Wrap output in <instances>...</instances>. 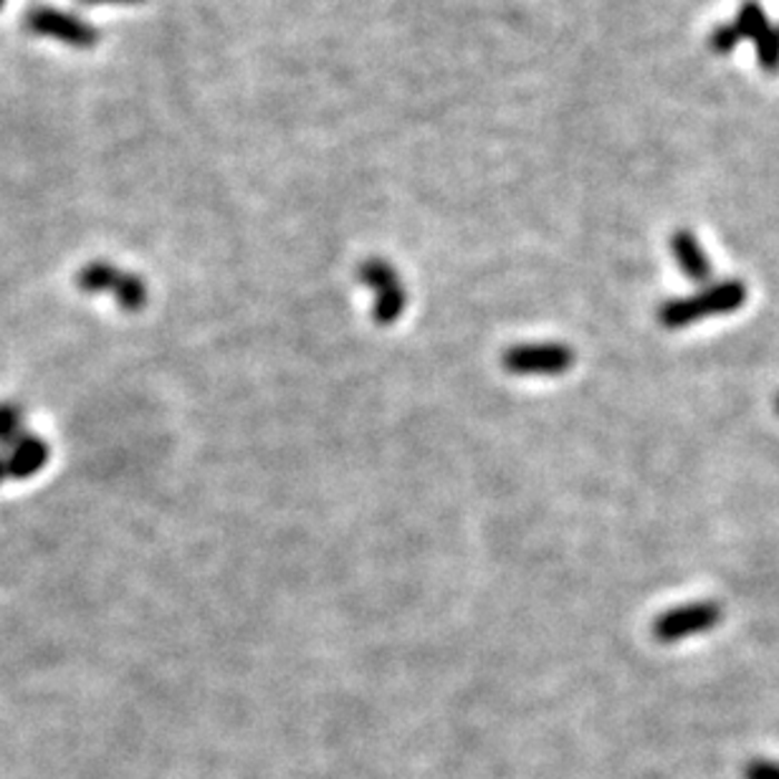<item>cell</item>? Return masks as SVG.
<instances>
[{
	"label": "cell",
	"mask_w": 779,
	"mask_h": 779,
	"mask_svg": "<svg viewBox=\"0 0 779 779\" xmlns=\"http://www.w3.org/2000/svg\"><path fill=\"white\" fill-rule=\"evenodd\" d=\"M747 286L739 278H727V282L711 284L699 294L683 296V299H671L658 309V322L665 329H681L709 317H723L745 306Z\"/></svg>",
	"instance_id": "cell-1"
},
{
	"label": "cell",
	"mask_w": 779,
	"mask_h": 779,
	"mask_svg": "<svg viewBox=\"0 0 779 779\" xmlns=\"http://www.w3.org/2000/svg\"><path fill=\"white\" fill-rule=\"evenodd\" d=\"M574 359V349L564 342H524L504 349L501 367L514 377H560Z\"/></svg>",
	"instance_id": "cell-2"
},
{
	"label": "cell",
	"mask_w": 779,
	"mask_h": 779,
	"mask_svg": "<svg viewBox=\"0 0 779 779\" xmlns=\"http://www.w3.org/2000/svg\"><path fill=\"white\" fill-rule=\"evenodd\" d=\"M23 26L31 36L67 43L77 51L95 49L99 41V31L95 23L83 21L81 16L71 11H61V8L56 6H33L31 11L23 16Z\"/></svg>",
	"instance_id": "cell-3"
},
{
	"label": "cell",
	"mask_w": 779,
	"mask_h": 779,
	"mask_svg": "<svg viewBox=\"0 0 779 779\" xmlns=\"http://www.w3.org/2000/svg\"><path fill=\"white\" fill-rule=\"evenodd\" d=\"M77 286L83 294H109L125 312H139L147 304V284L142 278L107 262L83 266L77 274Z\"/></svg>",
	"instance_id": "cell-4"
},
{
	"label": "cell",
	"mask_w": 779,
	"mask_h": 779,
	"mask_svg": "<svg viewBox=\"0 0 779 779\" xmlns=\"http://www.w3.org/2000/svg\"><path fill=\"white\" fill-rule=\"evenodd\" d=\"M359 282L365 284V289L373 292V319L379 327L395 324L403 317L407 306V292L401 274L395 272L393 264L383 262V258H369V262L359 264L357 268Z\"/></svg>",
	"instance_id": "cell-5"
},
{
	"label": "cell",
	"mask_w": 779,
	"mask_h": 779,
	"mask_svg": "<svg viewBox=\"0 0 779 779\" xmlns=\"http://www.w3.org/2000/svg\"><path fill=\"white\" fill-rule=\"evenodd\" d=\"M721 608L717 602H689V605L665 610L655 618L653 638L658 643H679L691 635L707 633L721 623Z\"/></svg>",
	"instance_id": "cell-6"
},
{
	"label": "cell",
	"mask_w": 779,
	"mask_h": 779,
	"mask_svg": "<svg viewBox=\"0 0 779 779\" xmlns=\"http://www.w3.org/2000/svg\"><path fill=\"white\" fill-rule=\"evenodd\" d=\"M734 26L739 28L741 39L751 41L757 49V61L767 73L779 71V26H772L767 11L759 0H745L737 13Z\"/></svg>",
	"instance_id": "cell-7"
},
{
	"label": "cell",
	"mask_w": 779,
	"mask_h": 779,
	"mask_svg": "<svg viewBox=\"0 0 779 779\" xmlns=\"http://www.w3.org/2000/svg\"><path fill=\"white\" fill-rule=\"evenodd\" d=\"M668 246H671L676 264H679L686 278H691V282H696V284L709 282L713 268H711L707 250H703L701 240L696 238V234H691L689 228H679L671 236V240H668Z\"/></svg>",
	"instance_id": "cell-8"
},
{
	"label": "cell",
	"mask_w": 779,
	"mask_h": 779,
	"mask_svg": "<svg viewBox=\"0 0 779 779\" xmlns=\"http://www.w3.org/2000/svg\"><path fill=\"white\" fill-rule=\"evenodd\" d=\"M6 456V466H8V476L11 479H31L39 473L46 463H49L51 448L49 443L41 441L39 435L26 433L21 441H16L11 448L0 451Z\"/></svg>",
	"instance_id": "cell-9"
},
{
	"label": "cell",
	"mask_w": 779,
	"mask_h": 779,
	"mask_svg": "<svg viewBox=\"0 0 779 779\" xmlns=\"http://www.w3.org/2000/svg\"><path fill=\"white\" fill-rule=\"evenodd\" d=\"M26 435L23 411L13 403H0V448H11Z\"/></svg>",
	"instance_id": "cell-10"
},
{
	"label": "cell",
	"mask_w": 779,
	"mask_h": 779,
	"mask_svg": "<svg viewBox=\"0 0 779 779\" xmlns=\"http://www.w3.org/2000/svg\"><path fill=\"white\" fill-rule=\"evenodd\" d=\"M745 41L741 39V33H739V28L734 26V21L731 23H721L713 28V31L709 33V51H713L717 56H731L737 51V46Z\"/></svg>",
	"instance_id": "cell-11"
},
{
	"label": "cell",
	"mask_w": 779,
	"mask_h": 779,
	"mask_svg": "<svg viewBox=\"0 0 779 779\" xmlns=\"http://www.w3.org/2000/svg\"><path fill=\"white\" fill-rule=\"evenodd\" d=\"M741 777L745 779H779V762H775V759H751V762H747Z\"/></svg>",
	"instance_id": "cell-12"
},
{
	"label": "cell",
	"mask_w": 779,
	"mask_h": 779,
	"mask_svg": "<svg viewBox=\"0 0 779 779\" xmlns=\"http://www.w3.org/2000/svg\"><path fill=\"white\" fill-rule=\"evenodd\" d=\"M81 3H87V6H132V3H139V0H81Z\"/></svg>",
	"instance_id": "cell-13"
},
{
	"label": "cell",
	"mask_w": 779,
	"mask_h": 779,
	"mask_svg": "<svg viewBox=\"0 0 779 779\" xmlns=\"http://www.w3.org/2000/svg\"><path fill=\"white\" fill-rule=\"evenodd\" d=\"M8 479H11V476H8V466H6V456H3V453H0V484H3V481H8Z\"/></svg>",
	"instance_id": "cell-14"
},
{
	"label": "cell",
	"mask_w": 779,
	"mask_h": 779,
	"mask_svg": "<svg viewBox=\"0 0 779 779\" xmlns=\"http://www.w3.org/2000/svg\"><path fill=\"white\" fill-rule=\"evenodd\" d=\"M6 3H8V0H0V11H3V8H6Z\"/></svg>",
	"instance_id": "cell-15"
},
{
	"label": "cell",
	"mask_w": 779,
	"mask_h": 779,
	"mask_svg": "<svg viewBox=\"0 0 779 779\" xmlns=\"http://www.w3.org/2000/svg\"><path fill=\"white\" fill-rule=\"evenodd\" d=\"M775 405H777V413H779V395H777V403H775Z\"/></svg>",
	"instance_id": "cell-16"
}]
</instances>
